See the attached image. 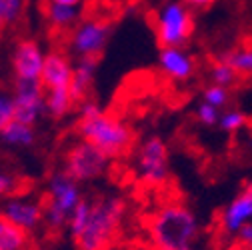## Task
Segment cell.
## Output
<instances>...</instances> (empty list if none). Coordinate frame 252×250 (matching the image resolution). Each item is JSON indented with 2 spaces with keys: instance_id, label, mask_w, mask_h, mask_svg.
<instances>
[{
  "instance_id": "obj_20",
  "label": "cell",
  "mask_w": 252,
  "mask_h": 250,
  "mask_svg": "<svg viewBox=\"0 0 252 250\" xmlns=\"http://www.w3.org/2000/svg\"><path fill=\"white\" fill-rule=\"evenodd\" d=\"M240 78H252V48H238L220 56Z\"/></svg>"
},
{
  "instance_id": "obj_12",
  "label": "cell",
  "mask_w": 252,
  "mask_h": 250,
  "mask_svg": "<svg viewBox=\"0 0 252 250\" xmlns=\"http://www.w3.org/2000/svg\"><path fill=\"white\" fill-rule=\"evenodd\" d=\"M44 52L34 40H20L14 48L12 66L16 78H40L44 66Z\"/></svg>"
},
{
  "instance_id": "obj_9",
  "label": "cell",
  "mask_w": 252,
  "mask_h": 250,
  "mask_svg": "<svg viewBox=\"0 0 252 250\" xmlns=\"http://www.w3.org/2000/svg\"><path fill=\"white\" fill-rule=\"evenodd\" d=\"M12 102L14 120L34 126L46 112V94L40 78H16Z\"/></svg>"
},
{
  "instance_id": "obj_22",
  "label": "cell",
  "mask_w": 252,
  "mask_h": 250,
  "mask_svg": "<svg viewBox=\"0 0 252 250\" xmlns=\"http://www.w3.org/2000/svg\"><path fill=\"white\" fill-rule=\"evenodd\" d=\"M210 78L214 80V84H220V86H234L236 80L240 78L232 66L228 64V62H224L222 58H216L212 60V64H210Z\"/></svg>"
},
{
  "instance_id": "obj_4",
  "label": "cell",
  "mask_w": 252,
  "mask_h": 250,
  "mask_svg": "<svg viewBox=\"0 0 252 250\" xmlns=\"http://www.w3.org/2000/svg\"><path fill=\"white\" fill-rule=\"evenodd\" d=\"M82 200V192L76 180H72L64 170L56 172L48 180L46 196L42 198L44 202V224L48 230H62L66 228L68 218L76 204Z\"/></svg>"
},
{
  "instance_id": "obj_1",
  "label": "cell",
  "mask_w": 252,
  "mask_h": 250,
  "mask_svg": "<svg viewBox=\"0 0 252 250\" xmlns=\"http://www.w3.org/2000/svg\"><path fill=\"white\" fill-rule=\"evenodd\" d=\"M144 238L152 250H194L200 238V222L184 202L162 200L144 216Z\"/></svg>"
},
{
  "instance_id": "obj_23",
  "label": "cell",
  "mask_w": 252,
  "mask_h": 250,
  "mask_svg": "<svg viewBox=\"0 0 252 250\" xmlns=\"http://www.w3.org/2000/svg\"><path fill=\"white\" fill-rule=\"evenodd\" d=\"M202 98H204L206 104H210V106H214V108H222V106H226L228 100H230V92H228L226 86L212 84V86H208V88L202 92Z\"/></svg>"
},
{
  "instance_id": "obj_24",
  "label": "cell",
  "mask_w": 252,
  "mask_h": 250,
  "mask_svg": "<svg viewBox=\"0 0 252 250\" xmlns=\"http://www.w3.org/2000/svg\"><path fill=\"white\" fill-rule=\"evenodd\" d=\"M14 194H20V180L18 176L0 168V200H6Z\"/></svg>"
},
{
  "instance_id": "obj_13",
  "label": "cell",
  "mask_w": 252,
  "mask_h": 250,
  "mask_svg": "<svg viewBox=\"0 0 252 250\" xmlns=\"http://www.w3.org/2000/svg\"><path fill=\"white\" fill-rule=\"evenodd\" d=\"M72 68L70 60L62 54V52H50L44 58V66H42V74H40V82L46 90H58V88H70V80H72Z\"/></svg>"
},
{
  "instance_id": "obj_5",
  "label": "cell",
  "mask_w": 252,
  "mask_h": 250,
  "mask_svg": "<svg viewBox=\"0 0 252 250\" xmlns=\"http://www.w3.org/2000/svg\"><path fill=\"white\" fill-rule=\"evenodd\" d=\"M134 176L148 190H162L168 184V150L160 136H150L138 146L134 156Z\"/></svg>"
},
{
  "instance_id": "obj_18",
  "label": "cell",
  "mask_w": 252,
  "mask_h": 250,
  "mask_svg": "<svg viewBox=\"0 0 252 250\" xmlns=\"http://www.w3.org/2000/svg\"><path fill=\"white\" fill-rule=\"evenodd\" d=\"M46 112L54 118H62L70 112L74 106V100L70 96V88H58V90H46Z\"/></svg>"
},
{
  "instance_id": "obj_7",
  "label": "cell",
  "mask_w": 252,
  "mask_h": 250,
  "mask_svg": "<svg viewBox=\"0 0 252 250\" xmlns=\"http://www.w3.org/2000/svg\"><path fill=\"white\" fill-rule=\"evenodd\" d=\"M110 166H112L110 156H106L102 150H98L86 140L72 144L64 156V172L78 184L92 182L104 176L110 170Z\"/></svg>"
},
{
  "instance_id": "obj_28",
  "label": "cell",
  "mask_w": 252,
  "mask_h": 250,
  "mask_svg": "<svg viewBox=\"0 0 252 250\" xmlns=\"http://www.w3.org/2000/svg\"><path fill=\"white\" fill-rule=\"evenodd\" d=\"M196 116H198V120H200L202 124H206V126H214V124H218V120H220L218 108H214V106H210V104H206V102H202V104L198 106Z\"/></svg>"
},
{
  "instance_id": "obj_19",
  "label": "cell",
  "mask_w": 252,
  "mask_h": 250,
  "mask_svg": "<svg viewBox=\"0 0 252 250\" xmlns=\"http://www.w3.org/2000/svg\"><path fill=\"white\" fill-rule=\"evenodd\" d=\"M46 20L56 28V30H64L70 24L76 22L78 18V10L76 6H64V4H56V2H48L46 10H44Z\"/></svg>"
},
{
  "instance_id": "obj_17",
  "label": "cell",
  "mask_w": 252,
  "mask_h": 250,
  "mask_svg": "<svg viewBox=\"0 0 252 250\" xmlns=\"http://www.w3.org/2000/svg\"><path fill=\"white\" fill-rule=\"evenodd\" d=\"M2 140L6 144H12V146H32L34 144V126H30V124H24V122H18V120H12L6 124V128L0 132Z\"/></svg>"
},
{
  "instance_id": "obj_32",
  "label": "cell",
  "mask_w": 252,
  "mask_h": 250,
  "mask_svg": "<svg viewBox=\"0 0 252 250\" xmlns=\"http://www.w3.org/2000/svg\"><path fill=\"white\" fill-rule=\"evenodd\" d=\"M112 250H152L148 244H124V246H114Z\"/></svg>"
},
{
  "instance_id": "obj_2",
  "label": "cell",
  "mask_w": 252,
  "mask_h": 250,
  "mask_svg": "<svg viewBox=\"0 0 252 250\" xmlns=\"http://www.w3.org/2000/svg\"><path fill=\"white\" fill-rule=\"evenodd\" d=\"M78 134L82 140L94 144L106 156H110L112 160L126 156L134 144V134L128 124L102 110L92 100H86L80 106Z\"/></svg>"
},
{
  "instance_id": "obj_25",
  "label": "cell",
  "mask_w": 252,
  "mask_h": 250,
  "mask_svg": "<svg viewBox=\"0 0 252 250\" xmlns=\"http://www.w3.org/2000/svg\"><path fill=\"white\" fill-rule=\"evenodd\" d=\"M218 124H220V128H222L224 132H238L246 124V116L242 112H238V110H230V112L220 116Z\"/></svg>"
},
{
  "instance_id": "obj_30",
  "label": "cell",
  "mask_w": 252,
  "mask_h": 250,
  "mask_svg": "<svg viewBox=\"0 0 252 250\" xmlns=\"http://www.w3.org/2000/svg\"><path fill=\"white\" fill-rule=\"evenodd\" d=\"M234 238L240 240V242H244V244H250V246H252V222H248L244 228H240V232H238Z\"/></svg>"
},
{
  "instance_id": "obj_33",
  "label": "cell",
  "mask_w": 252,
  "mask_h": 250,
  "mask_svg": "<svg viewBox=\"0 0 252 250\" xmlns=\"http://www.w3.org/2000/svg\"><path fill=\"white\" fill-rule=\"evenodd\" d=\"M48 2H56V4H64V6H78L80 0H48Z\"/></svg>"
},
{
  "instance_id": "obj_27",
  "label": "cell",
  "mask_w": 252,
  "mask_h": 250,
  "mask_svg": "<svg viewBox=\"0 0 252 250\" xmlns=\"http://www.w3.org/2000/svg\"><path fill=\"white\" fill-rule=\"evenodd\" d=\"M24 10V0H4V24H14Z\"/></svg>"
},
{
  "instance_id": "obj_3",
  "label": "cell",
  "mask_w": 252,
  "mask_h": 250,
  "mask_svg": "<svg viewBox=\"0 0 252 250\" xmlns=\"http://www.w3.org/2000/svg\"><path fill=\"white\" fill-rule=\"evenodd\" d=\"M124 198L104 194L90 200V216L82 234L74 240L78 250H112L126 218Z\"/></svg>"
},
{
  "instance_id": "obj_29",
  "label": "cell",
  "mask_w": 252,
  "mask_h": 250,
  "mask_svg": "<svg viewBox=\"0 0 252 250\" xmlns=\"http://www.w3.org/2000/svg\"><path fill=\"white\" fill-rule=\"evenodd\" d=\"M216 250H252L250 244H244L236 238H230V240H222V242H218Z\"/></svg>"
},
{
  "instance_id": "obj_26",
  "label": "cell",
  "mask_w": 252,
  "mask_h": 250,
  "mask_svg": "<svg viewBox=\"0 0 252 250\" xmlns=\"http://www.w3.org/2000/svg\"><path fill=\"white\" fill-rule=\"evenodd\" d=\"M14 120V102L4 90H0V132L6 128V124Z\"/></svg>"
},
{
  "instance_id": "obj_8",
  "label": "cell",
  "mask_w": 252,
  "mask_h": 250,
  "mask_svg": "<svg viewBox=\"0 0 252 250\" xmlns=\"http://www.w3.org/2000/svg\"><path fill=\"white\" fill-rule=\"evenodd\" d=\"M248 222H252V180L244 184L242 190L216 214L214 232L218 242L234 238Z\"/></svg>"
},
{
  "instance_id": "obj_14",
  "label": "cell",
  "mask_w": 252,
  "mask_h": 250,
  "mask_svg": "<svg viewBox=\"0 0 252 250\" xmlns=\"http://www.w3.org/2000/svg\"><path fill=\"white\" fill-rule=\"evenodd\" d=\"M158 62L164 74H168L174 80H186L194 72V60L182 48H162Z\"/></svg>"
},
{
  "instance_id": "obj_10",
  "label": "cell",
  "mask_w": 252,
  "mask_h": 250,
  "mask_svg": "<svg viewBox=\"0 0 252 250\" xmlns=\"http://www.w3.org/2000/svg\"><path fill=\"white\" fill-rule=\"evenodd\" d=\"M0 214L24 232L32 234L44 224V202L42 198H32L28 194H14L4 200Z\"/></svg>"
},
{
  "instance_id": "obj_21",
  "label": "cell",
  "mask_w": 252,
  "mask_h": 250,
  "mask_svg": "<svg viewBox=\"0 0 252 250\" xmlns=\"http://www.w3.org/2000/svg\"><path fill=\"white\" fill-rule=\"evenodd\" d=\"M88 216H90V200L82 198L76 204V208L72 210V214L68 218V224H66V230L72 236V240H76L82 234V230H84V226L88 222Z\"/></svg>"
},
{
  "instance_id": "obj_34",
  "label": "cell",
  "mask_w": 252,
  "mask_h": 250,
  "mask_svg": "<svg viewBox=\"0 0 252 250\" xmlns=\"http://www.w3.org/2000/svg\"><path fill=\"white\" fill-rule=\"evenodd\" d=\"M6 26L4 24V0H0V28Z\"/></svg>"
},
{
  "instance_id": "obj_6",
  "label": "cell",
  "mask_w": 252,
  "mask_h": 250,
  "mask_svg": "<svg viewBox=\"0 0 252 250\" xmlns=\"http://www.w3.org/2000/svg\"><path fill=\"white\" fill-rule=\"evenodd\" d=\"M154 32L162 48H180L194 32V18L182 0H168L154 14Z\"/></svg>"
},
{
  "instance_id": "obj_31",
  "label": "cell",
  "mask_w": 252,
  "mask_h": 250,
  "mask_svg": "<svg viewBox=\"0 0 252 250\" xmlns=\"http://www.w3.org/2000/svg\"><path fill=\"white\" fill-rule=\"evenodd\" d=\"M186 6H192V8H208L214 0H182Z\"/></svg>"
},
{
  "instance_id": "obj_16",
  "label": "cell",
  "mask_w": 252,
  "mask_h": 250,
  "mask_svg": "<svg viewBox=\"0 0 252 250\" xmlns=\"http://www.w3.org/2000/svg\"><path fill=\"white\" fill-rule=\"evenodd\" d=\"M0 250H34L30 234L12 224L2 214H0Z\"/></svg>"
},
{
  "instance_id": "obj_15",
  "label": "cell",
  "mask_w": 252,
  "mask_h": 250,
  "mask_svg": "<svg viewBox=\"0 0 252 250\" xmlns=\"http://www.w3.org/2000/svg\"><path fill=\"white\" fill-rule=\"evenodd\" d=\"M96 64L98 58L94 56H84L80 58V62L72 68V80H70V96L74 100V104H78L80 100L86 98V92L94 80L96 74Z\"/></svg>"
},
{
  "instance_id": "obj_11",
  "label": "cell",
  "mask_w": 252,
  "mask_h": 250,
  "mask_svg": "<svg viewBox=\"0 0 252 250\" xmlns=\"http://www.w3.org/2000/svg\"><path fill=\"white\" fill-rule=\"evenodd\" d=\"M110 36V22L102 18H88L80 22L74 32L70 36L72 50L84 58V56H94L98 58V54L104 50L106 42Z\"/></svg>"
}]
</instances>
